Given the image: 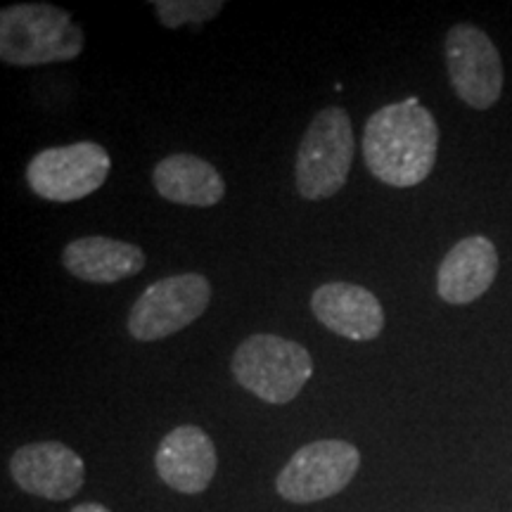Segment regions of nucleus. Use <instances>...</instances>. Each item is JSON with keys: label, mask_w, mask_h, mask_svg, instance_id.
Returning a JSON list of instances; mask_svg holds the SVG:
<instances>
[{"label": "nucleus", "mask_w": 512, "mask_h": 512, "mask_svg": "<svg viewBox=\"0 0 512 512\" xmlns=\"http://www.w3.org/2000/svg\"><path fill=\"white\" fill-rule=\"evenodd\" d=\"M439 126L418 100L384 105L363 128V159L377 181L413 188L427 181L437 162Z\"/></svg>", "instance_id": "nucleus-1"}, {"label": "nucleus", "mask_w": 512, "mask_h": 512, "mask_svg": "<svg viewBox=\"0 0 512 512\" xmlns=\"http://www.w3.org/2000/svg\"><path fill=\"white\" fill-rule=\"evenodd\" d=\"M86 34L67 10L19 3L0 12V57L10 67L69 62L83 53Z\"/></svg>", "instance_id": "nucleus-2"}, {"label": "nucleus", "mask_w": 512, "mask_h": 512, "mask_svg": "<svg viewBox=\"0 0 512 512\" xmlns=\"http://www.w3.org/2000/svg\"><path fill=\"white\" fill-rule=\"evenodd\" d=\"M354 126L344 107H325L306 128L294 159V183L304 200L335 197L354 164Z\"/></svg>", "instance_id": "nucleus-3"}, {"label": "nucleus", "mask_w": 512, "mask_h": 512, "mask_svg": "<svg viewBox=\"0 0 512 512\" xmlns=\"http://www.w3.org/2000/svg\"><path fill=\"white\" fill-rule=\"evenodd\" d=\"M235 382L256 399L283 406L299 396L313 375L306 347L271 332H256L235 349L230 361Z\"/></svg>", "instance_id": "nucleus-4"}, {"label": "nucleus", "mask_w": 512, "mask_h": 512, "mask_svg": "<svg viewBox=\"0 0 512 512\" xmlns=\"http://www.w3.org/2000/svg\"><path fill=\"white\" fill-rule=\"evenodd\" d=\"M211 283L200 273H181L157 280L136 299L128 313V335L138 342H157L188 328L209 309Z\"/></svg>", "instance_id": "nucleus-5"}, {"label": "nucleus", "mask_w": 512, "mask_h": 512, "mask_svg": "<svg viewBox=\"0 0 512 512\" xmlns=\"http://www.w3.org/2000/svg\"><path fill=\"white\" fill-rule=\"evenodd\" d=\"M112 159L91 140L64 147H48L27 164V183L41 200L76 202L93 195L110 176Z\"/></svg>", "instance_id": "nucleus-6"}, {"label": "nucleus", "mask_w": 512, "mask_h": 512, "mask_svg": "<svg viewBox=\"0 0 512 512\" xmlns=\"http://www.w3.org/2000/svg\"><path fill=\"white\" fill-rule=\"evenodd\" d=\"M358 467L361 453L349 441H313L290 458L275 479V489L290 503H316L347 489Z\"/></svg>", "instance_id": "nucleus-7"}, {"label": "nucleus", "mask_w": 512, "mask_h": 512, "mask_svg": "<svg viewBox=\"0 0 512 512\" xmlns=\"http://www.w3.org/2000/svg\"><path fill=\"white\" fill-rule=\"evenodd\" d=\"M446 69L453 91L472 110H491L503 95V60L489 34L456 24L446 34Z\"/></svg>", "instance_id": "nucleus-8"}, {"label": "nucleus", "mask_w": 512, "mask_h": 512, "mask_svg": "<svg viewBox=\"0 0 512 512\" xmlns=\"http://www.w3.org/2000/svg\"><path fill=\"white\" fill-rule=\"evenodd\" d=\"M10 475L22 491L48 501H69L81 491L86 465L60 441H38L17 448L10 458Z\"/></svg>", "instance_id": "nucleus-9"}, {"label": "nucleus", "mask_w": 512, "mask_h": 512, "mask_svg": "<svg viewBox=\"0 0 512 512\" xmlns=\"http://www.w3.org/2000/svg\"><path fill=\"white\" fill-rule=\"evenodd\" d=\"M311 311L320 325L351 342H370L384 330L380 299L354 283H325L311 294Z\"/></svg>", "instance_id": "nucleus-10"}, {"label": "nucleus", "mask_w": 512, "mask_h": 512, "mask_svg": "<svg viewBox=\"0 0 512 512\" xmlns=\"http://www.w3.org/2000/svg\"><path fill=\"white\" fill-rule=\"evenodd\" d=\"M216 446L211 437L195 425L171 430L157 448L155 467L166 486L181 494H202L216 475Z\"/></svg>", "instance_id": "nucleus-11"}, {"label": "nucleus", "mask_w": 512, "mask_h": 512, "mask_svg": "<svg viewBox=\"0 0 512 512\" xmlns=\"http://www.w3.org/2000/svg\"><path fill=\"white\" fill-rule=\"evenodd\" d=\"M498 275V249L484 235H470L453 245L437 273V292L446 304L477 302Z\"/></svg>", "instance_id": "nucleus-12"}, {"label": "nucleus", "mask_w": 512, "mask_h": 512, "mask_svg": "<svg viewBox=\"0 0 512 512\" xmlns=\"http://www.w3.org/2000/svg\"><path fill=\"white\" fill-rule=\"evenodd\" d=\"M145 252L131 242L86 235L69 242L62 252V266L83 283L112 285L133 278L145 268Z\"/></svg>", "instance_id": "nucleus-13"}, {"label": "nucleus", "mask_w": 512, "mask_h": 512, "mask_svg": "<svg viewBox=\"0 0 512 512\" xmlns=\"http://www.w3.org/2000/svg\"><path fill=\"white\" fill-rule=\"evenodd\" d=\"M152 185L162 200L183 207H214L226 197V181L219 169L188 152H178L157 162Z\"/></svg>", "instance_id": "nucleus-14"}, {"label": "nucleus", "mask_w": 512, "mask_h": 512, "mask_svg": "<svg viewBox=\"0 0 512 512\" xmlns=\"http://www.w3.org/2000/svg\"><path fill=\"white\" fill-rule=\"evenodd\" d=\"M155 5L159 22L166 29H181L185 24H204L219 17L223 10L221 0H157Z\"/></svg>", "instance_id": "nucleus-15"}, {"label": "nucleus", "mask_w": 512, "mask_h": 512, "mask_svg": "<svg viewBox=\"0 0 512 512\" xmlns=\"http://www.w3.org/2000/svg\"><path fill=\"white\" fill-rule=\"evenodd\" d=\"M72 512H110V510L100 503H83V505H76Z\"/></svg>", "instance_id": "nucleus-16"}]
</instances>
